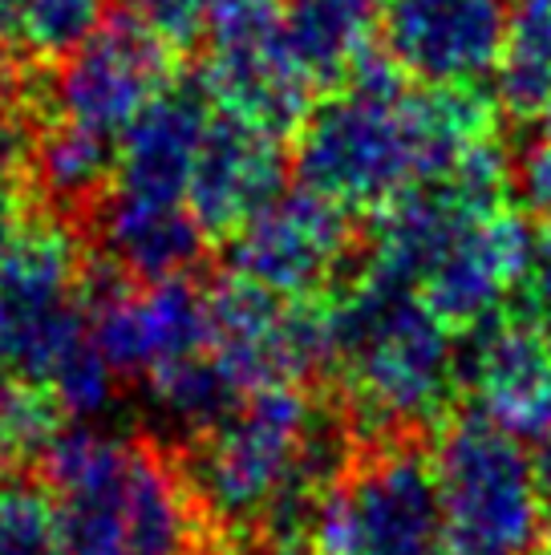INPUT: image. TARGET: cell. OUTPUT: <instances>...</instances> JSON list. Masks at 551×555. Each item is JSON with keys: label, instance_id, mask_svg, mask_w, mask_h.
Returning a JSON list of instances; mask_svg holds the SVG:
<instances>
[{"label": "cell", "instance_id": "7402d4cb", "mask_svg": "<svg viewBox=\"0 0 551 555\" xmlns=\"http://www.w3.org/2000/svg\"><path fill=\"white\" fill-rule=\"evenodd\" d=\"M62 405L46 389L0 365V470L37 463L62 434Z\"/></svg>", "mask_w": 551, "mask_h": 555}, {"label": "cell", "instance_id": "30bf717a", "mask_svg": "<svg viewBox=\"0 0 551 555\" xmlns=\"http://www.w3.org/2000/svg\"><path fill=\"white\" fill-rule=\"evenodd\" d=\"M382 49L422 86H483L507 37V0H377Z\"/></svg>", "mask_w": 551, "mask_h": 555}, {"label": "cell", "instance_id": "277c9868", "mask_svg": "<svg viewBox=\"0 0 551 555\" xmlns=\"http://www.w3.org/2000/svg\"><path fill=\"white\" fill-rule=\"evenodd\" d=\"M443 540L446 511L422 434L361 447L312 527L317 555H434Z\"/></svg>", "mask_w": 551, "mask_h": 555}, {"label": "cell", "instance_id": "8fae6325", "mask_svg": "<svg viewBox=\"0 0 551 555\" xmlns=\"http://www.w3.org/2000/svg\"><path fill=\"white\" fill-rule=\"evenodd\" d=\"M536 263V232L511 207L466 223L443 260L418 284L430 312L459 337L466 328L507 312V300L520 296Z\"/></svg>", "mask_w": 551, "mask_h": 555}, {"label": "cell", "instance_id": "4fadbf2b", "mask_svg": "<svg viewBox=\"0 0 551 555\" xmlns=\"http://www.w3.org/2000/svg\"><path fill=\"white\" fill-rule=\"evenodd\" d=\"M289 167L292 158L280 134L219 109L203 134L187 183V207L207 228V235H231L276 195L289 191Z\"/></svg>", "mask_w": 551, "mask_h": 555}, {"label": "cell", "instance_id": "ac0fdd59", "mask_svg": "<svg viewBox=\"0 0 551 555\" xmlns=\"http://www.w3.org/2000/svg\"><path fill=\"white\" fill-rule=\"evenodd\" d=\"M114 170H118V142L74 122L46 118V130L33 146L29 175L57 216L93 211V203L114 186Z\"/></svg>", "mask_w": 551, "mask_h": 555}, {"label": "cell", "instance_id": "6da1fadb", "mask_svg": "<svg viewBox=\"0 0 551 555\" xmlns=\"http://www.w3.org/2000/svg\"><path fill=\"white\" fill-rule=\"evenodd\" d=\"M329 373L361 447L410 438L450 417L459 340L413 284L361 263L329 296Z\"/></svg>", "mask_w": 551, "mask_h": 555}, {"label": "cell", "instance_id": "f546056e", "mask_svg": "<svg viewBox=\"0 0 551 555\" xmlns=\"http://www.w3.org/2000/svg\"><path fill=\"white\" fill-rule=\"evenodd\" d=\"M434 555H507V552H495V547H483V543L459 540V535H450V531H446V540L438 543V552Z\"/></svg>", "mask_w": 551, "mask_h": 555}, {"label": "cell", "instance_id": "4316f807", "mask_svg": "<svg viewBox=\"0 0 551 555\" xmlns=\"http://www.w3.org/2000/svg\"><path fill=\"white\" fill-rule=\"evenodd\" d=\"M520 300H523V317L551 340V256H536L531 276L520 288Z\"/></svg>", "mask_w": 551, "mask_h": 555}, {"label": "cell", "instance_id": "7a4b0ae2", "mask_svg": "<svg viewBox=\"0 0 551 555\" xmlns=\"http://www.w3.org/2000/svg\"><path fill=\"white\" fill-rule=\"evenodd\" d=\"M317 393L305 386H268L247 393L212 430L179 442L175 463L215 535V552H235L260 515L289 487H312L300 470Z\"/></svg>", "mask_w": 551, "mask_h": 555}, {"label": "cell", "instance_id": "7c38bea8", "mask_svg": "<svg viewBox=\"0 0 551 555\" xmlns=\"http://www.w3.org/2000/svg\"><path fill=\"white\" fill-rule=\"evenodd\" d=\"M459 389L515 438L551 430V340L523 312H499L459 333Z\"/></svg>", "mask_w": 551, "mask_h": 555}, {"label": "cell", "instance_id": "1f68e13d", "mask_svg": "<svg viewBox=\"0 0 551 555\" xmlns=\"http://www.w3.org/2000/svg\"><path fill=\"white\" fill-rule=\"evenodd\" d=\"M536 555H551V524H543V535L536 543Z\"/></svg>", "mask_w": 551, "mask_h": 555}, {"label": "cell", "instance_id": "83f0119b", "mask_svg": "<svg viewBox=\"0 0 551 555\" xmlns=\"http://www.w3.org/2000/svg\"><path fill=\"white\" fill-rule=\"evenodd\" d=\"M25 223H29V207H25L21 183L16 179H0V260L9 256L16 235L25 232Z\"/></svg>", "mask_w": 551, "mask_h": 555}, {"label": "cell", "instance_id": "5b68a950", "mask_svg": "<svg viewBox=\"0 0 551 555\" xmlns=\"http://www.w3.org/2000/svg\"><path fill=\"white\" fill-rule=\"evenodd\" d=\"M434 475L446 531L507 555H531L543 535V503L531 454L483 410H459L438 426Z\"/></svg>", "mask_w": 551, "mask_h": 555}, {"label": "cell", "instance_id": "cb8c5ba5", "mask_svg": "<svg viewBox=\"0 0 551 555\" xmlns=\"http://www.w3.org/2000/svg\"><path fill=\"white\" fill-rule=\"evenodd\" d=\"M123 9L130 21L154 33L163 46H170L175 53H187L207 33L212 0H123Z\"/></svg>", "mask_w": 551, "mask_h": 555}, {"label": "cell", "instance_id": "d6986e66", "mask_svg": "<svg viewBox=\"0 0 551 555\" xmlns=\"http://www.w3.org/2000/svg\"><path fill=\"white\" fill-rule=\"evenodd\" d=\"M495 102L511 118H539L551 98V0H511Z\"/></svg>", "mask_w": 551, "mask_h": 555}, {"label": "cell", "instance_id": "44dd1931", "mask_svg": "<svg viewBox=\"0 0 551 555\" xmlns=\"http://www.w3.org/2000/svg\"><path fill=\"white\" fill-rule=\"evenodd\" d=\"M106 25V0H25L9 49L29 62L57 65Z\"/></svg>", "mask_w": 551, "mask_h": 555}, {"label": "cell", "instance_id": "8992f818", "mask_svg": "<svg viewBox=\"0 0 551 555\" xmlns=\"http://www.w3.org/2000/svg\"><path fill=\"white\" fill-rule=\"evenodd\" d=\"M81 263L86 251L57 216L29 219L0 260V365L33 386L93 328L77 293Z\"/></svg>", "mask_w": 551, "mask_h": 555}, {"label": "cell", "instance_id": "ffe728a7", "mask_svg": "<svg viewBox=\"0 0 551 555\" xmlns=\"http://www.w3.org/2000/svg\"><path fill=\"white\" fill-rule=\"evenodd\" d=\"M142 386L151 393L154 410L163 414V422H170L175 430L183 434V442L212 430L215 422H223L247 398V389L231 377L228 365L212 349L187 357L179 365H167Z\"/></svg>", "mask_w": 551, "mask_h": 555}, {"label": "cell", "instance_id": "836d02e7", "mask_svg": "<svg viewBox=\"0 0 551 555\" xmlns=\"http://www.w3.org/2000/svg\"><path fill=\"white\" fill-rule=\"evenodd\" d=\"M289 555H317L312 547H300V552H289Z\"/></svg>", "mask_w": 551, "mask_h": 555}, {"label": "cell", "instance_id": "d4e9b609", "mask_svg": "<svg viewBox=\"0 0 551 555\" xmlns=\"http://www.w3.org/2000/svg\"><path fill=\"white\" fill-rule=\"evenodd\" d=\"M25 90H29L25 81L0 78V179H16V183L29 170L33 146L41 134L33 130V106Z\"/></svg>", "mask_w": 551, "mask_h": 555}, {"label": "cell", "instance_id": "603a6c76", "mask_svg": "<svg viewBox=\"0 0 551 555\" xmlns=\"http://www.w3.org/2000/svg\"><path fill=\"white\" fill-rule=\"evenodd\" d=\"M0 555H57L53 494L16 470H0Z\"/></svg>", "mask_w": 551, "mask_h": 555}, {"label": "cell", "instance_id": "ba28073f", "mask_svg": "<svg viewBox=\"0 0 551 555\" xmlns=\"http://www.w3.org/2000/svg\"><path fill=\"white\" fill-rule=\"evenodd\" d=\"M357 247L349 207L296 186L228 235V272L284 300H324L353 276Z\"/></svg>", "mask_w": 551, "mask_h": 555}, {"label": "cell", "instance_id": "9c48e42d", "mask_svg": "<svg viewBox=\"0 0 551 555\" xmlns=\"http://www.w3.org/2000/svg\"><path fill=\"white\" fill-rule=\"evenodd\" d=\"M175 49L130 16H114L81 49L57 62L37 106L57 122L123 139L154 93L175 81Z\"/></svg>", "mask_w": 551, "mask_h": 555}, {"label": "cell", "instance_id": "9a60e30c", "mask_svg": "<svg viewBox=\"0 0 551 555\" xmlns=\"http://www.w3.org/2000/svg\"><path fill=\"white\" fill-rule=\"evenodd\" d=\"M207 122L212 93L203 78H175L163 86L118 139L114 186L158 199H187Z\"/></svg>", "mask_w": 551, "mask_h": 555}, {"label": "cell", "instance_id": "3957f363", "mask_svg": "<svg viewBox=\"0 0 551 555\" xmlns=\"http://www.w3.org/2000/svg\"><path fill=\"white\" fill-rule=\"evenodd\" d=\"M296 183L349 211H382L401 191L418 186L422 146L410 114V90L377 98L341 86L312 102L292 151Z\"/></svg>", "mask_w": 551, "mask_h": 555}, {"label": "cell", "instance_id": "52a82bcc", "mask_svg": "<svg viewBox=\"0 0 551 555\" xmlns=\"http://www.w3.org/2000/svg\"><path fill=\"white\" fill-rule=\"evenodd\" d=\"M207 349L228 365L247 393L268 386H308L329 373V296L284 300L228 272L207 288Z\"/></svg>", "mask_w": 551, "mask_h": 555}, {"label": "cell", "instance_id": "5bb4252c", "mask_svg": "<svg viewBox=\"0 0 551 555\" xmlns=\"http://www.w3.org/2000/svg\"><path fill=\"white\" fill-rule=\"evenodd\" d=\"M90 216L98 228V256H106L134 284L191 276L207 256L212 235L187 199H158L110 186Z\"/></svg>", "mask_w": 551, "mask_h": 555}, {"label": "cell", "instance_id": "484cf974", "mask_svg": "<svg viewBox=\"0 0 551 555\" xmlns=\"http://www.w3.org/2000/svg\"><path fill=\"white\" fill-rule=\"evenodd\" d=\"M515 195L531 211L551 216V139L543 134L515 158Z\"/></svg>", "mask_w": 551, "mask_h": 555}, {"label": "cell", "instance_id": "f1b7e54d", "mask_svg": "<svg viewBox=\"0 0 551 555\" xmlns=\"http://www.w3.org/2000/svg\"><path fill=\"white\" fill-rule=\"evenodd\" d=\"M531 475H536L539 503L543 511H551V430L536 438V447H531Z\"/></svg>", "mask_w": 551, "mask_h": 555}, {"label": "cell", "instance_id": "d6a6232c", "mask_svg": "<svg viewBox=\"0 0 551 555\" xmlns=\"http://www.w3.org/2000/svg\"><path fill=\"white\" fill-rule=\"evenodd\" d=\"M539 122H543V134L551 139V98H548V106L539 109Z\"/></svg>", "mask_w": 551, "mask_h": 555}, {"label": "cell", "instance_id": "4dcf8cb0", "mask_svg": "<svg viewBox=\"0 0 551 555\" xmlns=\"http://www.w3.org/2000/svg\"><path fill=\"white\" fill-rule=\"evenodd\" d=\"M21 4H25V0H0V46H9L16 16H21Z\"/></svg>", "mask_w": 551, "mask_h": 555}, {"label": "cell", "instance_id": "2e32d148", "mask_svg": "<svg viewBox=\"0 0 551 555\" xmlns=\"http://www.w3.org/2000/svg\"><path fill=\"white\" fill-rule=\"evenodd\" d=\"M200 78L215 106L264 126L280 139L296 134L312 109V86L292 65L280 37L260 46L212 49Z\"/></svg>", "mask_w": 551, "mask_h": 555}, {"label": "cell", "instance_id": "e0dca14e", "mask_svg": "<svg viewBox=\"0 0 551 555\" xmlns=\"http://www.w3.org/2000/svg\"><path fill=\"white\" fill-rule=\"evenodd\" d=\"M377 33V0H284L280 9V46L312 90H341Z\"/></svg>", "mask_w": 551, "mask_h": 555}]
</instances>
